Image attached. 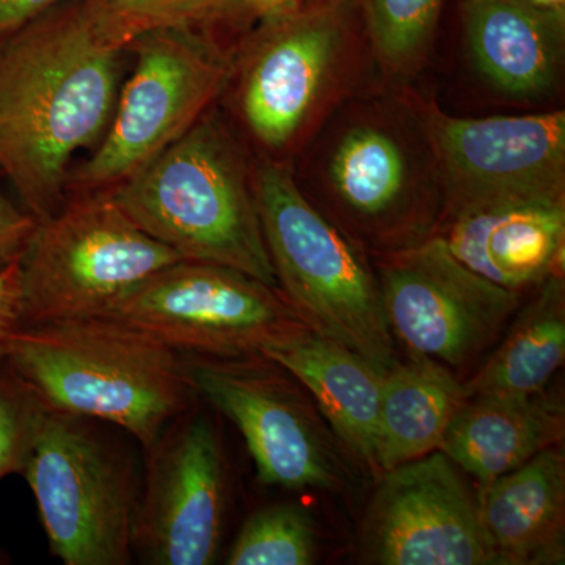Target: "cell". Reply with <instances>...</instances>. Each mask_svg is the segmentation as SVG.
<instances>
[{"label":"cell","instance_id":"6da1fadb","mask_svg":"<svg viewBox=\"0 0 565 565\" xmlns=\"http://www.w3.org/2000/svg\"><path fill=\"white\" fill-rule=\"evenodd\" d=\"M125 51L88 0L0 40V174L36 221L61 210L70 162L106 132Z\"/></svg>","mask_w":565,"mask_h":565},{"label":"cell","instance_id":"7a4b0ae2","mask_svg":"<svg viewBox=\"0 0 565 565\" xmlns=\"http://www.w3.org/2000/svg\"><path fill=\"white\" fill-rule=\"evenodd\" d=\"M6 364L47 411L118 427L143 449L196 397L180 352L106 316L22 326Z\"/></svg>","mask_w":565,"mask_h":565},{"label":"cell","instance_id":"3957f363","mask_svg":"<svg viewBox=\"0 0 565 565\" xmlns=\"http://www.w3.org/2000/svg\"><path fill=\"white\" fill-rule=\"evenodd\" d=\"M107 191L143 232L182 259L232 267L278 289L253 182L236 143L217 121H196Z\"/></svg>","mask_w":565,"mask_h":565},{"label":"cell","instance_id":"277c9868","mask_svg":"<svg viewBox=\"0 0 565 565\" xmlns=\"http://www.w3.org/2000/svg\"><path fill=\"white\" fill-rule=\"evenodd\" d=\"M253 193L278 291L294 313L381 373L392 370L397 344L377 273L359 244L303 195L281 163L259 166Z\"/></svg>","mask_w":565,"mask_h":565},{"label":"cell","instance_id":"5b68a950","mask_svg":"<svg viewBox=\"0 0 565 565\" xmlns=\"http://www.w3.org/2000/svg\"><path fill=\"white\" fill-rule=\"evenodd\" d=\"M106 423L47 411L22 476L52 555L65 565L132 563L140 484Z\"/></svg>","mask_w":565,"mask_h":565},{"label":"cell","instance_id":"8992f818","mask_svg":"<svg viewBox=\"0 0 565 565\" xmlns=\"http://www.w3.org/2000/svg\"><path fill=\"white\" fill-rule=\"evenodd\" d=\"M181 259L143 232L110 191L84 193L40 221L22 253V326L106 316Z\"/></svg>","mask_w":565,"mask_h":565},{"label":"cell","instance_id":"52a82bcc","mask_svg":"<svg viewBox=\"0 0 565 565\" xmlns=\"http://www.w3.org/2000/svg\"><path fill=\"white\" fill-rule=\"evenodd\" d=\"M136 66L121 88L103 141L77 181L106 191L180 140L228 84L230 55L195 25H161L128 44Z\"/></svg>","mask_w":565,"mask_h":565},{"label":"cell","instance_id":"ba28073f","mask_svg":"<svg viewBox=\"0 0 565 565\" xmlns=\"http://www.w3.org/2000/svg\"><path fill=\"white\" fill-rule=\"evenodd\" d=\"M182 356L196 396L243 435L259 481L289 490L344 487L341 441L285 367L264 355Z\"/></svg>","mask_w":565,"mask_h":565},{"label":"cell","instance_id":"9c48e42d","mask_svg":"<svg viewBox=\"0 0 565 565\" xmlns=\"http://www.w3.org/2000/svg\"><path fill=\"white\" fill-rule=\"evenodd\" d=\"M106 318L158 338L181 355H262L305 323L274 286L218 264L181 262L126 294Z\"/></svg>","mask_w":565,"mask_h":565},{"label":"cell","instance_id":"30bf717a","mask_svg":"<svg viewBox=\"0 0 565 565\" xmlns=\"http://www.w3.org/2000/svg\"><path fill=\"white\" fill-rule=\"evenodd\" d=\"M375 273L396 344L449 370L484 355L522 307L523 294L468 269L435 236L381 253Z\"/></svg>","mask_w":565,"mask_h":565},{"label":"cell","instance_id":"8fae6325","mask_svg":"<svg viewBox=\"0 0 565 565\" xmlns=\"http://www.w3.org/2000/svg\"><path fill=\"white\" fill-rule=\"evenodd\" d=\"M145 452L134 556L151 565L214 564L226 514L225 456L214 424L191 408Z\"/></svg>","mask_w":565,"mask_h":565},{"label":"cell","instance_id":"7c38bea8","mask_svg":"<svg viewBox=\"0 0 565 565\" xmlns=\"http://www.w3.org/2000/svg\"><path fill=\"white\" fill-rule=\"evenodd\" d=\"M444 214L501 202H565V114L427 118Z\"/></svg>","mask_w":565,"mask_h":565},{"label":"cell","instance_id":"4fadbf2b","mask_svg":"<svg viewBox=\"0 0 565 565\" xmlns=\"http://www.w3.org/2000/svg\"><path fill=\"white\" fill-rule=\"evenodd\" d=\"M362 546L379 565H498L478 497L441 451L379 475Z\"/></svg>","mask_w":565,"mask_h":565},{"label":"cell","instance_id":"5bb4252c","mask_svg":"<svg viewBox=\"0 0 565 565\" xmlns=\"http://www.w3.org/2000/svg\"><path fill=\"white\" fill-rule=\"evenodd\" d=\"M349 0H323L267 21L241 82V109L266 147H286L332 79L348 31Z\"/></svg>","mask_w":565,"mask_h":565},{"label":"cell","instance_id":"9a60e30c","mask_svg":"<svg viewBox=\"0 0 565 565\" xmlns=\"http://www.w3.org/2000/svg\"><path fill=\"white\" fill-rule=\"evenodd\" d=\"M330 181L341 206L381 253L433 236L435 221L414 203V169L396 134L379 122L352 126L334 145Z\"/></svg>","mask_w":565,"mask_h":565},{"label":"cell","instance_id":"2e32d148","mask_svg":"<svg viewBox=\"0 0 565 565\" xmlns=\"http://www.w3.org/2000/svg\"><path fill=\"white\" fill-rule=\"evenodd\" d=\"M433 236L468 269L523 294L563 273L565 202H501L440 215Z\"/></svg>","mask_w":565,"mask_h":565},{"label":"cell","instance_id":"e0dca14e","mask_svg":"<svg viewBox=\"0 0 565 565\" xmlns=\"http://www.w3.org/2000/svg\"><path fill=\"white\" fill-rule=\"evenodd\" d=\"M307 390L343 448L379 476L377 429L384 373L345 345L294 330L262 352Z\"/></svg>","mask_w":565,"mask_h":565},{"label":"cell","instance_id":"ac0fdd59","mask_svg":"<svg viewBox=\"0 0 565 565\" xmlns=\"http://www.w3.org/2000/svg\"><path fill=\"white\" fill-rule=\"evenodd\" d=\"M479 511L498 565H553L565 559V457L539 452L479 490Z\"/></svg>","mask_w":565,"mask_h":565},{"label":"cell","instance_id":"d6986e66","mask_svg":"<svg viewBox=\"0 0 565 565\" xmlns=\"http://www.w3.org/2000/svg\"><path fill=\"white\" fill-rule=\"evenodd\" d=\"M564 405L555 396H471L459 408L440 451L473 476L479 490L539 452L563 444Z\"/></svg>","mask_w":565,"mask_h":565},{"label":"cell","instance_id":"ffe728a7","mask_svg":"<svg viewBox=\"0 0 565 565\" xmlns=\"http://www.w3.org/2000/svg\"><path fill=\"white\" fill-rule=\"evenodd\" d=\"M465 24L479 70L509 95L552 87L564 54L565 11L531 0H467Z\"/></svg>","mask_w":565,"mask_h":565},{"label":"cell","instance_id":"44dd1931","mask_svg":"<svg viewBox=\"0 0 565 565\" xmlns=\"http://www.w3.org/2000/svg\"><path fill=\"white\" fill-rule=\"evenodd\" d=\"M467 397L452 370L427 356L411 355L386 371L379 411V475L440 451Z\"/></svg>","mask_w":565,"mask_h":565},{"label":"cell","instance_id":"7402d4cb","mask_svg":"<svg viewBox=\"0 0 565 565\" xmlns=\"http://www.w3.org/2000/svg\"><path fill=\"white\" fill-rule=\"evenodd\" d=\"M565 359L564 274H553L516 316L508 333L470 381L467 396H534Z\"/></svg>","mask_w":565,"mask_h":565},{"label":"cell","instance_id":"603a6c76","mask_svg":"<svg viewBox=\"0 0 565 565\" xmlns=\"http://www.w3.org/2000/svg\"><path fill=\"white\" fill-rule=\"evenodd\" d=\"M318 525L303 505L278 503L253 512L234 539L226 564L311 565L318 561Z\"/></svg>","mask_w":565,"mask_h":565},{"label":"cell","instance_id":"cb8c5ba5","mask_svg":"<svg viewBox=\"0 0 565 565\" xmlns=\"http://www.w3.org/2000/svg\"><path fill=\"white\" fill-rule=\"evenodd\" d=\"M444 0H363L375 54L390 70L408 68L433 35Z\"/></svg>","mask_w":565,"mask_h":565},{"label":"cell","instance_id":"d4e9b609","mask_svg":"<svg viewBox=\"0 0 565 565\" xmlns=\"http://www.w3.org/2000/svg\"><path fill=\"white\" fill-rule=\"evenodd\" d=\"M103 31L125 50L141 32L161 25L215 20L239 10L237 0H88Z\"/></svg>","mask_w":565,"mask_h":565},{"label":"cell","instance_id":"484cf974","mask_svg":"<svg viewBox=\"0 0 565 565\" xmlns=\"http://www.w3.org/2000/svg\"><path fill=\"white\" fill-rule=\"evenodd\" d=\"M47 408L6 363L0 366V481L22 473Z\"/></svg>","mask_w":565,"mask_h":565},{"label":"cell","instance_id":"4316f807","mask_svg":"<svg viewBox=\"0 0 565 565\" xmlns=\"http://www.w3.org/2000/svg\"><path fill=\"white\" fill-rule=\"evenodd\" d=\"M36 225L31 212L11 202L0 185V267L21 258Z\"/></svg>","mask_w":565,"mask_h":565},{"label":"cell","instance_id":"83f0119b","mask_svg":"<svg viewBox=\"0 0 565 565\" xmlns=\"http://www.w3.org/2000/svg\"><path fill=\"white\" fill-rule=\"evenodd\" d=\"M22 326L21 258L0 267V366L6 363L11 337Z\"/></svg>","mask_w":565,"mask_h":565},{"label":"cell","instance_id":"f1b7e54d","mask_svg":"<svg viewBox=\"0 0 565 565\" xmlns=\"http://www.w3.org/2000/svg\"><path fill=\"white\" fill-rule=\"evenodd\" d=\"M68 0H0V40Z\"/></svg>","mask_w":565,"mask_h":565},{"label":"cell","instance_id":"f546056e","mask_svg":"<svg viewBox=\"0 0 565 565\" xmlns=\"http://www.w3.org/2000/svg\"><path fill=\"white\" fill-rule=\"evenodd\" d=\"M239 10L248 11L264 21L278 20L299 9V0H237Z\"/></svg>","mask_w":565,"mask_h":565},{"label":"cell","instance_id":"4dcf8cb0","mask_svg":"<svg viewBox=\"0 0 565 565\" xmlns=\"http://www.w3.org/2000/svg\"><path fill=\"white\" fill-rule=\"evenodd\" d=\"M0 563H2V561H0Z\"/></svg>","mask_w":565,"mask_h":565}]
</instances>
